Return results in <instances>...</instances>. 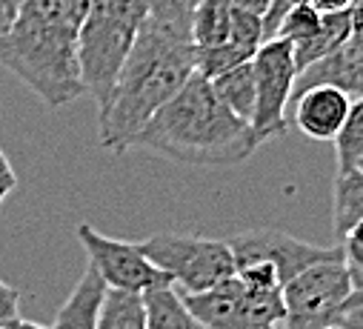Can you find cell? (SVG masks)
Instances as JSON below:
<instances>
[{
	"instance_id": "6da1fadb",
	"label": "cell",
	"mask_w": 363,
	"mask_h": 329,
	"mask_svg": "<svg viewBox=\"0 0 363 329\" xmlns=\"http://www.w3.org/2000/svg\"><path fill=\"white\" fill-rule=\"evenodd\" d=\"M189 12L192 4L186 0H155L146 6L115 87L98 109L104 149L115 155L132 149L146 121L195 72Z\"/></svg>"
},
{
	"instance_id": "7a4b0ae2",
	"label": "cell",
	"mask_w": 363,
	"mask_h": 329,
	"mask_svg": "<svg viewBox=\"0 0 363 329\" xmlns=\"http://www.w3.org/2000/svg\"><path fill=\"white\" fill-rule=\"evenodd\" d=\"M95 0H23L0 32V66L49 106L63 109L83 98L77 32Z\"/></svg>"
},
{
	"instance_id": "3957f363",
	"label": "cell",
	"mask_w": 363,
	"mask_h": 329,
	"mask_svg": "<svg viewBox=\"0 0 363 329\" xmlns=\"http://www.w3.org/2000/svg\"><path fill=\"white\" fill-rule=\"evenodd\" d=\"M135 146L192 167H238L260 143L252 126L218 101L209 80L192 72L186 84L146 121Z\"/></svg>"
},
{
	"instance_id": "277c9868",
	"label": "cell",
	"mask_w": 363,
	"mask_h": 329,
	"mask_svg": "<svg viewBox=\"0 0 363 329\" xmlns=\"http://www.w3.org/2000/svg\"><path fill=\"white\" fill-rule=\"evenodd\" d=\"M146 15L143 0H95L77 32V66L83 95L101 109L135 43Z\"/></svg>"
},
{
	"instance_id": "5b68a950",
	"label": "cell",
	"mask_w": 363,
	"mask_h": 329,
	"mask_svg": "<svg viewBox=\"0 0 363 329\" xmlns=\"http://www.w3.org/2000/svg\"><path fill=\"white\" fill-rule=\"evenodd\" d=\"M138 246L180 292H203L235 275V258L226 240L186 232H157Z\"/></svg>"
},
{
	"instance_id": "8992f818",
	"label": "cell",
	"mask_w": 363,
	"mask_h": 329,
	"mask_svg": "<svg viewBox=\"0 0 363 329\" xmlns=\"http://www.w3.org/2000/svg\"><path fill=\"white\" fill-rule=\"evenodd\" d=\"M186 309L206 329H278L284 326L281 286L246 284L238 275L203 292H180Z\"/></svg>"
},
{
	"instance_id": "52a82bcc",
	"label": "cell",
	"mask_w": 363,
	"mask_h": 329,
	"mask_svg": "<svg viewBox=\"0 0 363 329\" xmlns=\"http://www.w3.org/2000/svg\"><path fill=\"white\" fill-rule=\"evenodd\" d=\"M360 289L352 284L343 258L323 261L281 286L284 298V329H323L335 326L346 298Z\"/></svg>"
},
{
	"instance_id": "ba28073f",
	"label": "cell",
	"mask_w": 363,
	"mask_h": 329,
	"mask_svg": "<svg viewBox=\"0 0 363 329\" xmlns=\"http://www.w3.org/2000/svg\"><path fill=\"white\" fill-rule=\"evenodd\" d=\"M252 72H255V112H252V132L257 143H266L272 138H281L289 129L286 109L292 101V84H295V57L292 43L284 38L266 40L252 55Z\"/></svg>"
},
{
	"instance_id": "9c48e42d",
	"label": "cell",
	"mask_w": 363,
	"mask_h": 329,
	"mask_svg": "<svg viewBox=\"0 0 363 329\" xmlns=\"http://www.w3.org/2000/svg\"><path fill=\"white\" fill-rule=\"evenodd\" d=\"M226 243H229L232 258H235V269L255 264V261H263V264H272L281 284L292 281L295 275H301L303 269H309L315 264L343 258L340 243L337 246H318V243L292 238L281 229H269V226H255V229L238 232Z\"/></svg>"
},
{
	"instance_id": "30bf717a",
	"label": "cell",
	"mask_w": 363,
	"mask_h": 329,
	"mask_svg": "<svg viewBox=\"0 0 363 329\" xmlns=\"http://www.w3.org/2000/svg\"><path fill=\"white\" fill-rule=\"evenodd\" d=\"M77 240L83 243L89 267H92L109 289H123V292H143L160 281H169L166 272H160L143 252L138 243L109 238L98 232L95 226L80 223L77 226Z\"/></svg>"
},
{
	"instance_id": "8fae6325",
	"label": "cell",
	"mask_w": 363,
	"mask_h": 329,
	"mask_svg": "<svg viewBox=\"0 0 363 329\" xmlns=\"http://www.w3.org/2000/svg\"><path fill=\"white\" fill-rule=\"evenodd\" d=\"M309 87H335L349 98H360L363 92V55H360V32L349 35L335 52L318 57L306 69L295 74L292 98Z\"/></svg>"
},
{
	"instance_id": "7c38bea8",
	"label": "cell",
	"mask_w": 363,
	"mask_h": 329,
	"mask_svg": "<svg viewBox=\"0 0 363 329\" xmlns=\"http://www.w3.org/2000/svg\"><path fill=\"white\" fill-rule=\"evenodd\" d=\"M354 101L357 98H349L335 87H309L289 101L295 112L292 121L309 140H332Z\"/></svg>"
},
{
	"instance_id": "4fadbf2b",
	"label": "cell",
	"mask_w": 363,
	"mask_h": 329,
	"mask_svg": "<svg viewBox=\"0 0 363 329\" xmlns=\"http://www.w3.org/2000/svg\"><path fill=\"white\" fill-rule=\"evenodd\" d=\"M360 32V12H357V4H352L349 9H340V12H323L320 15V23L318 29L292 46V57H295V66L298 72L306 69L309 63H315L318 57L335 52L349 35Z\"/></svg>"
},
{
	"instance_id": "5bb4252c",
	"label": "cell",
	"mask_w": 363,
	"mask_h": 329,
	"mask_svg": "<svg viewBox=\"0 0 363 329\" xmlns=\"http://www.w3.org/2000/svg\"><path fill=\"white\" fill-rule=\"evenodd\" d=\"M106 289L109 286L104 284V278L89 267L83 272V278L74 284V289L69 292L66 303L60 306V312L49 329H95Z\"/></svg>"
},
{
	"instance_id": "9a60e30c",
	"label": "cell",
	"mask_w": 363,
	"mask_h": 329,
	"mask_svg": "<svg viewBox=\"0 0 363 329\" xmlns=\"http://www.w3.org/2000/svg\"><path fill=\"white\" fill-rule=\"evenodd\" d=\"M143 295V309H146V329H206L184 303L180 289L172 281H160Z\"/></svg>"
},
{
	"instance_id": "2e32d148",
	"label": "cell",
	"mask_w": 363,
	"mask_h": 329,
	"mask_svg": "<svg viewBox=\"0 0 363 329\" xmlns=\"http://www.w3.org/2000/svg\"><path fill=\"white\" fill-rule=\"evenodd\" d=\"M363 221V172H335L332 186V232L337 240L360 229Z\"/></svg>"
},
{
	"instance_id": "e0dca14e",
	"label": "cell",
	"mask_w": 363,
	"mask_h": 329,
	"mask_svg": "<svg viewBox=\"0 0 363 329\" xmlns=\"http://www.w3.org/2000/svg\"><path fill=\"white\" fill-rule=\"evenodd\" d=\"M218 101L240 121L252 123V112H255V72H252V60L218 74L209 80Z\"/></svg>"
},
{
	"instance_id": "ac0fdd59",
	"label": "cell",
	"mask_w": 363,
	"mask_h": 329,
	"mask_svg": "<svg viewBox=\"0 0 363 329\" xmlns=\"http://www.w3.org/2000/svg\"><path fill=\"white\" fill-rule=\"evenodd\" d=\"M232 4L229 0H198L189 12V35L195 49L218 46L229 40Z\"/></svg>"
},
{
	"instance_id": "d6986e66",
	"label": "cell",
	"mask_w": 363,
	"mask_h": 329,
	"mask_svg": "<svg viewBox=\"0 0 363 329\" xmlns=\"http://www.w3.org/2000/svg\"><path fill=\"white\" fill-rule=\"evenodd\" d=\"M95 329H146V309L140 292L106 289Z\"/></svg>"
},
{
	"instance_id": "ffe728a7",
	"label": "cell",
	"mask_w": 363,
	"mask_h": 329,
	"mask_svg": "<svg viewBox=\"0 0 363 329\" xmlns=\"http://www.w3.org/2000/svg\"><path fill=\"white\" fill-rule=\"evenodd\" d=\"M335 140V160L337 172H363V101L357 98L337 129Z\"/></svg>"
},
{
	"instance_id": "44dd1931",
	"label": "cell",
	"mask_w": 363,
	"mask_h": 329,
	"mask_svg": "<svg viewBox=\"0 0 363 329\" xmlns=\"http://www.w3.org/2000/svg\"><path fill=\"white\" fill-rule=\"evenodd\" d=\"M246 60H252V52L235 46L232 40L218 43V46L195 49V72L206 80H212V77H218V74H223V72H229V69H235Z\"/></svg>"
},
{
	"instance_id": "7402d4cb",
	"label": "cell",
	"mask_w": 363,
	"mask_h": 329,
	"mask_svg": "<svg viewBox=\"0 0 363 329\" xmlns=\"http://www.w3.org/2000/svg\"><path fill=\"white\" fill-rule=\"evenodd\" d=\"M318 23H320V12H315L309 4H303V6H292V9L286 12V18L281 21L278 38H284V40H289V43L295 46V43L306 40V38L318 29Z\"/></svg>"
},
{
	"instance_id": "603a6c76",
	"label": "cell",
	"mask_w": 363,
	"mask_h": 329,
	"mask_svg": "<svg viewBox=\"0 0 363 329\" xmlns=\"http://www.w3.org/2000/svg\"><path fill=\"white\" fill-rule=\"evenodd\" d=\"M229 40L246 52H257L260 43H263V29H260V18L257 15H249L243 9H235L232 6V23H229Z\"/></svg>"
},
{
	"instance_id": "cb8c5ba5",
	"label": "cell",
	"mask_w": 363,
	"mask_h": 329,
	"mask_svg": "<svg viewBox=\"0 0 363 329\" xmlns=\"http://www.w3.org/2000/svg\"><path fill=\"white\" fill-rule=\"evenodd\" d=\"M21 318V292L0 281V326Z\"/></svg>"
},
{
	"instance_id": "d4e9b609",
	"label": "cell",
	"mask_w": 363,
	"mask_h": 329,
	"mask_svg": "<svg viewBox=\"0 0 363 329\" xmlns=\"http://www.w3.org/2000/svg\"><path fill=\"white\" fill-rule=\"evenodd\" d=\"M15 186H18V175L12 169V163H9L6 152H4V146H0V206H4L9 192H15Z\"/></svg>"
},
{
	"instance_id": "484cf974",
	"label": "cell",
	"mask_w": 363,
	"mask_h": 329,
	"mask_svg": "<svg viewBox=\"0 0 363 329\" xmlns=\"http://www.w3.org/2000/svg\"><path fill=\"white\" fill-rule=\"evenodd\" d=\"M352 4H357V0H309V6L315 12H340V9H349Z\"/></svg>"
},
{
	"instance_id": "4316f807",
	"label": "cell",
	"mask_w": 363,
	"mask_h": 329,
	"mask_svg": "<svg viewBox=\"0 0 363 329\" xmlns=\"http://www.w3.org/2000/svg\"><path fill=\"white\" fill-rule=\"evenodd\" d=\"M21 4H23V0H0V32L12 23V18L18 15Z\"/></svg>"
},
{
	"instance_id": "83f0119b",
	"label": "cell",
	"mask_w": 363,
	"mask_h": 329,
	"mask_svg": "<svg viewBox=\"0 0 363 329\" xmlns=\"http://www.w3.org/2000/svg\"><path fill=\"white\" fill-rule=\"evenodd\" d=\"M229 4L235 6V9H243V12H249V15H263L266 9H269V4L272 0H229Z\"/></svg>"
},
{
	"instance_id": "f1b7e54d",
	"label": "cell",
	"mask_w": 363,
	"mask_h": 329,
	"mask_svg": "<svg viewBox=\"0 0 363 329\" xmlns=\"http://www.w3.org/2000/svg\"><path fill=\"white\" fill-rule=\"evenodd\" d=\"M0 329H49V326H43V323H35V320H23V318H15V320L4 323Z\"/></svg>"
},
{
	"instance_id": "f546056e",
	"label": "cell",
	"mask_w": 363,
	"mask_h": 329,
	"mask_svg": "<svg viewBox=\"0 0 363 329\" xmlns=\"http://www.w3.org/2000/svg\"><path fill=\"white\" fill-rule=\"evenodd\" d=\"M292 6H303V4H309V0H289Z\"/></svg>"
},
{
	"instance_id": "4dcf8cb0",
	"label": "cell",
	"mask_w": 363,
	"mask_h": 329,
	"mask_svg": "<svg viewBox=\"0 0 363 329\" xmlns=\"http://www.w3.org/2000/svg\"><path fill=\"white\" fill-rule=\"evenodd\" d=\"M143 4H146V6H149V4H155V0H143Z\"/></svg>"
},
{
	"instance_id": "1f68e13d",
	"label": "cell",
	"mask_w": 363,
	"mask_h": 329,
	"mask_svg": "<svg viewBox=\"0 0 363 329\" xmlns=\"http://www.w3.org/2000/svg\"><path fill=\"white\" fill-rule=\"evenodd\" d=\"M323 329H335V326H323Z\"/></svg>"
}]
</instances>
